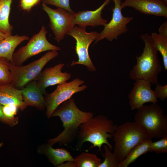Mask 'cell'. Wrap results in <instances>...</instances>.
Masks as SVG:
<instances>
[{
    "label": "cell",
    "mask_w": 167,
    "mask_h": 167,
    "mask_svg": "<svg viewBox=\"0 0 167 167\" xmlns=\"http://www.w3.org/2000/svg\"><path fill=\"white\" fill-rule=\"evenodd\" d=\"M83 80L75 78L69 82L58 84L52 92L44 95L46 115L48 118L51 116L57 108L62 103L69 99L75 94L85 90L87 86L84 85Z\"/></svg>",
    "instance_id": "obj_9"
},
{
    "label": "cell",
    "mask_w": 167,
    "mask_h": 167,
    "mask_svg": "<svg viewBox=\"0 0 167 167\" xmlns=\"http://www.w3.org/2000/svg\"><path fill=\"white\" fill-rule=\"evenodd\" d=\"M152 36L154 45L157 51L161 54L164 69L167 70V37L156 33H152Z\"/></svg>",
    "instance_id": "obj_23"
},
{
    "label": "cell",
    "mask_w": 167,
    "mask_h": 167,
    "mask_svg": "<svg viewBox=\"0 0 167 167\" xmlns=\"http://www.w3.org/2000/svg\"><path fill=\"white\" fill-rule=\"evenodd\" d=\"M9 35L0 31V42Z\"/></svg>",
    "instance_id": "obj_34"
},
{
    "label": "cell",
    "mask_w": 167,
    "mask_h": 167,
    "mask_svg": "<svg viewBox=\"0 0 167 167\" xmlns=\"http://www.w3.org/2000/svg\"><path fill=\"white\" fill-rule=\"evenodd\" d=\"M42 7L49 18V25L54 36V39L59 42L75 26L72 23L73 14L61 8L53 9L43 2Z\"/></svg>",
    "instance_id": "obj_11"
},
{
    "label": "cell",
    "mask_w": 167,
    "mask_h": 167,
    "mask_svg": "<svg viewBox=\"0 0 167 167\" xmlns=\"http://www.w3.org/2000/svg\"><path fill=\"white\" fill-rule=\"evenodd\" d=\"M135 121L152 139L161 138L167 135V116L157 103L143 105L138 109Z\"/></svg>",
    "instance_id": "obj_5"
},
{
    "label": "cell",
    "mask_w": 167,
    "mask_h": 167,
    "mask_svg": "<svg viewBox=\"0 0 167 167\" xmlns=\"http://www.w3.org/2000/svg\"><path fill=\"white\" fill-rule=\"evenodd\" d=\"M29 40V37L25 35L8 36L0 42V57L5 58L12 63L15 48L23 41Z\"/></svg>",
    "instance_id": "obj_19"
},
{
    "label": "cell",
    "mask_w": 167,
    "mask_h": 167,
    "mask_svg": "<svg viewBox=\"0 0 167 167\" xmlns=\"http://www.w3.org/2000/svg\"><path fill=\"white\" fill-rule=\"evenodd\" d=\"M156 85L154 91L156 96L163 101L167 98V85H161L159 83Z\"/></svg>",
    "instance_id": "obj_30"
},
{
    "label": "cell",
    "mask_w": 167,
    "mask_h": 167,
    "mask_svg": "<svg viewBox=\"0 0 167 167\" xmlns=\"http://www.w3.org/2000/svg\"><path fill=\"white\" fill-rule=\"evenodd\" d=\"M39 151L45 155L49 161L57 167L65 162L74 161V158L67 150L64 148L55 149L47 143L41 146Z\"/></svg>",
    "instance_id": "obj_18"
},
{
    "label": "cell",
    "mask_w": 167,
    "mask_h": 167,
    "mask_svg": "<svg viewBox=\"0 0 167 167\" xmlns=\"http://www.w3.org/2000/svg\"><path fill=\"white\" fill-rule=\"evenodd\" d=\"M112 0L115 6L112 9L111 19L104 26L103 29L99 33L98 38L95 41L94 44L105 38L110 41L117 39L118 36L127 31V25L133 19L132 17L123 15L121 7V0Z\"/></svg>",
    "instance_id": "obj_10"
},
{
    "label": "cell",
    "mask_w": 167,
    "mask_h": 167,
    "mask_svg": "<svg viewBox=\"0 0 167 167\" xmlns=\"http://www.w3.org/2000/svg\"><path fill=\"white\" fill-rule=\"evenodd\" d=\"M57 167H76L74 161H68L66 163H63Z\"/></svg>",
    "instance_id": "obj_33"
},
{
    "label": "cell",
    "mask_w": 167,
    "mask_h": 167,
    "mask_svg": "<svg viewBox=\"0 0 167 167\" xmlns=\"http://www.w3.org/2000/svg\"><path fill=\"white\" fill-rule=\"evenodd\" d=\"M105 152L102 153L104 160L99 167H118L120 162L116 158L109 147L106 144L104 146Z\"/></svg>",
    "instance_id": "obj_25"
},
{
    "label": "cell",
    "mask_w": 167,
    "mask_h": 167,
    "mask_svg": "<svg viewBox=\"0 0 167 167\" xmlns=\"http://www.w3.org/2000/svg\"><path fill=\"white\" fill-rule=\"evenodd\" d=\"M128 95L129 102L132 110L138 109L148 102H158L154 91L151 89V84L142 79L135 80Z\"/></svg>",
    "instance_id": "obj_12"
},
{
    "label": "cell",
    "mask_w": 167,
    "mask_h": 167,
    "mask_svg": "<svg viewBox=\"0 0 167 167\" xmlns=\"http://www.w3.org/2000/svg\"><path fill=\"white\" fill-rule=\"evenodd\" d=\"M42 2L46 4H49L64 9L71 14L75 13L70 7L69 0H42Z\"/></svg>",
    "instance_id": "obj_27"
},
{
    "label": "cell",
    "mask_w": 167,
    "mask_h": 167,
    "mask_svg": "<svg viewBox=\"0 0 167 167\" xmlns=\"http://www.w3.org/2000/svg\"><path fill=\"white\" fill-rule=\"evenodd\" d=\"M21 90L23 100L27 106L35 107L40 110L45 107L44 96L36 80L28 84Z\"/></svg>",
    "instance_id": "obj_16"
},
{
    "label": "cell",
    "mask_w": 167,
    "mask_h": 167,
    "mask_svg": "<svg viewBox=\"0 0 167 167\" xmlns=\"http://www.w3.org/2000/svg\"><path fill=\"white\" fill-rule=\"evenodd\" d=\"M10 62V60L5 58L0 57V85L11 83V75L9 69Z\"/></svg>",
    "instance_id": "obj_24"
},
{
    "label": "cell",
    "mask_w": 167,
    "mask_h": 167,
    "mask_svg": "<svg viewBox=\"0 0 167 167\" xmlns=\"http://www.w3.org/2000/svg\"><path fill=\"white\" fill-rule=\"evenodd\" d=\"M64 64L60 63L54 66L45 68L42 71L36 80L37 86L43 93H46L49 86L66 82L71 77V73L62 71Z\"/></svg>",
    "instance_id": "obj_13"
},
{
    "label": "cell",
    "mask_w": 167,
    "mask_h": 167,
    "mask_svg": "<svg viewBox=\"0 0 167 167\" xmlns=\"http://www.w3.org/2000/svg\"><path fill=\"white\" fill-rule=\"evenodd\" d=\"M111 0H105L102 4L94 11H82L72 15V23L74 26L86 29L87 26L96 27L104 26L107 20L102 17V11Z\"/></svg>",
    "instance_id": "obj_15"
},
{
    "label": "cell",
    "mask_w": 167,
    "mask_h": 167,
    "mask_svg": "<svg viewBox=\"0 0 167 167\" xmlns=\"http://www.w3.org/2000/svg\"><path fill=\"white\" fill-rule=\"evenodd\" d=\"M17 106L15 104H6L2 105V109L4 114L7 118L13 119L17 114Z\"/></svg>",
    "instance_id": "obj_28"
},
{
    "label": "cell",
    "mask_w": 167,
    "mask_h": 167,
    "mask_svg": "<svg viewBox=\"0 0 167 167\" xmlns=\"http://www.w3.org/2000/svg\"><path fill=\"white\" fill-rule=\"evenodd\" d=\"M159 34L167 37V21H165L160 26L158 29Z\"/></svg>",
    "instance_id": "obj_32"
},
{
    "label": "cell",
    "mask_w": 167,
    "mask_h": 167,
    "mask_svg": "<svg viewBox=\"0 0 167 167\" xmlns=\"http://www.w3.org/2000/svg\"><path fill=\"white\" fill-rule=\"evenodd\" d=\"M76 167H99L101 160L96 154L83 152L74 158Z\"/></svg>",
    "instance_id": "obj_22"
},
{
    "label": "cell",
    "mask_w": 167,
    "mask_h": 167,
    "mask_svg": "<svg viewBox=\"0 0 167 167\" xmlns=\"http://www.w3.org/2000/svg\"><path fill=\"white\" fill-rule=\"evenodd\" d=\"M112 135L114 143L113 153L120 162L134 147L149 137L135 121L126 122L117 126Z\"/></svg>",
    "instance_id": "obj_4"
},
{
    "label": "cell",
    "mask_w": 167,
    "mask_h": 167,
    "mask_svg": "<svg viewBox=\"0 0 167 167\" xmlns=\"http://www.w3.org/2000/svg\"><path fill=\"white\" fill-rule=\"evenodd\" d=\"M47 33L45 27L42 26L39 32L34 34L29 40L26 45L14 52L12 63L16 66H21L31 57L41 52L60 50V48L48 41L46 38Z\"/></svg>",
    "instance_id": "obj_7"
},
{
    "label": "cell",
    "mask_w": 167,
    "mask_h": 167,
    "mask_svg": "<svg viewBox=\"0 0 167 167\" xmlns=\"http://www.w3.org/2000/svg\"><path fill=\"white\" fill-rule=\"evenodd\" d=\"M0 103L15 104L21 111L27 106L23 100L21 90L15 88L11 84L0 85Z\"/></svg>",
    "instance_id": "obj_17"
},
{
    "label": "cell",
    "mask_w": 167,
    "mask_h": 167,
    "mask_svg": "<svg viewBox=\"0 0 167 167\" xmlns=\"http://www.w3.org/2000/svg\"><path fill=\"white\" fill-rule=\"evenodd\" d=\"M59 54L57 51H49L39 59L23 66H16L11 62L9 65L12 82L15 88L21 90L28 84L36 80L44 66Z\"/></svg>",
    "instance_id": "obj_6"
},
{
    "label": "cell",
    "mask_w": 167,
    "mask_h": 167,
    "mask_svg": "<svg viewBox=\"0 0 167 167\" xmlns=\"http://www.w3.org/2000/svg\"><path fill=\"white\" fill-rule=\"evenodd\" d=\"M41 0H19V6L24 11L29 12L34 6L40 2Z\"/></svg>",
    "instance_id": "obj_29"
},
{
    "label": "cell",
    "mask_w": 167,
    "mask_h": 167,
    "mask_svg": "<svg viewBox=\"0 0 167 167\" xmlns=\"http://www.w3.org/2000/svg\"><path fill=\"white\" fill-rule=\"evenodd\" d=\"M2 105L0 103V121L11 126L15 125L18 122V118L16 117L14 119H11L6 117L2 111Z\"/></svg>",
    "instance_id": "obj_31"
},
{
    "label": "cell",
    "mask_w": 167,
    "mask_h": 167,
    "mask_svg": "<svg viewBox=\"0 0 167 167\" xmlns=\"http://www.w3.org/2000/svg\"><path fill=\"white\" fill-rule=\"evenodd\" d=\"M145 46L140 56H136V63L130 71L129 77L134 80L142 79L151 84H159V74L162 67L157 55V50L155 47L151 35L145 33L140 36Z\"/></svg>",
    "instance_id": "obj_3"
},
{
    "label": "cell",
    "mask_w": 167,
    "mask_h": 167,
    "mask_svg": "<svg viewBox=\"0 0 167 167\" xmlns=\"http://www.w3.org/2000/svg\"><path fill=\"white\" fill-rule=\"evenodd\" d=\"M13 0H0V31L11 35L13 27L10 24L9 17Z\"/></svg>",
    "instance_id": "obj_21"
},
{
    "label": "cell",
    "mask_w": 167,
    "mask_h": 167,
    "mask_svg": "<svg viewBox=\"0 0 167 167\" xmlns=\"http://www.w3.org/2000/svg\"><path fill=\"white\" fill-rule=\"evenodd\" d=\"M150 152L156 154L167 152V135L163 137L156 141L151 142L150 146Z\"/></svg>",
    "instance_id": "obj_26"
},
{
    "label": "cell",
    "mask_w": 167,
    "mask_h": 167,
    "mask_svg": "<svg viewBox=\"0 0 167 167\" xmlns=\"http://www.w3.org/2000/svg\"><path fill=\"white\" fill-rule=\"evenodd\" d=\"M127 6L144 14L167 17V2L163 0H125L121 4L122 9Z\"/></svg>",
    "instance_id": "obj_14"
},
{
    "label": "cell",
    "mask_w": 167,
    "mask_h": 167,
    "mask_svg": "<svg viewBox=\"0 0 167 167\" xmlns=\"http://www.w3.org/2000/svg\"><path fill=\"white\" fill-rule=\"evenodd\" d=\"M59 117L63 123V131L58 136L49 140L47 143L52 145L57 143L67 146L77 137L80 125L94 116L90 112L80 110L71 97L59 105L51 117Z\"/></svg>",
    "instance_id": "obj_1"
},
{
    "label": "cell",
    "mask_w": 167,
    "mask_h": 167,
    "mask_svg": "<svg viewBox=\"0 0 167 167\" xmlns=\"http://www.w3.org/2000/svg\"><path fill=\"white\" fill-rule=\"evenodd\" d=\"M117 127L113 121L105 116L99 115L93 117L80 125L76 137V149L80 150L84 143L88 142L92 144L89 149L97 147L98 151L102 152L101 148L105 144L112 151L113 146L108 139H112Z\"/></svg>",
    "instance_id": "obj_2"
},
{
    "label": "cell",
    "mask_w": 167,
    "mask_h": 167,
    "mask_svg": "<svg viewBox=\"0 0 167 167\" xmlns=\"http://www.w3.org/2000/svg\"><path fill=\"white\" fill-rule=\"evenodd\" d=\"M152 139L148 137L134 147L126 157L119 163L118 167H127L142 155L150 152Z\"/></svg>",
    "instance_id": "obj_20"
},
{
    "label": "cell",
    "mask_w": 167,
    "mask_h": 167,
    "mask_svg": "<svg viewBox=\"0 0 167 167\" xmlns=\"http://www.w3.org/2000/svg\"><path fill=\"white\" fill-rule=\"evenodd\" d=\"M76 40L75 51L78 60L73 61L70 66L82 65L86 66L92 72L95 71L96 68L89 56L88 49L90 44L98 38L99 33L96 31L87 32L86 28L75 25L67 33Z\"/></svg>",
    "instance_id": "obj_8"
}]
</instances>
